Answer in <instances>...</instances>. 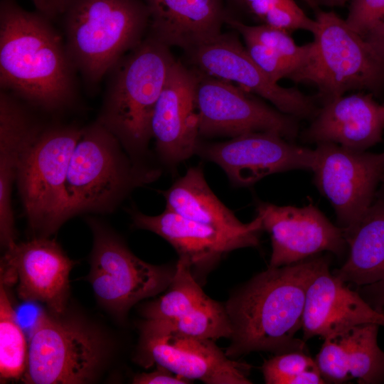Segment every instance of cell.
<instances>
[{
	"mask_svg": "<svg viewBox=\"0 0 384 384\" xmlns=\"http://www.w3.org/2000/svg\"><path fill=\"white\" fill-rule=\"evenodd\" d=\"M190 264L178 259L169 290L147 304L146 320L183 334L216 340L230 338L225 306L210 299L193 277Z\"/></svg>",
	"mask_w": 384,
	"mask_h": 384,
	"instance_id": "e0dca14e",
	"label": "cell"
},
{
	"mask_svg": "<svg viewBox=\"0 0 384 384\" xmlns=\"http://www.w3.org/2000/svg\"><path fill=\"white\" fill-rule=\"evenodd\" d=\"M134 225L153 232L169 242L176 250L178 259L191 267H209L226 253L260 243L262 226L242 233L218 230L178 215L166 208L161 214L149 215L132 210Z\"/></svg>",
	"mask_w": 384,
	"mask_h": 384,
	"instance_id": "d6986e66",
	"label": "cell"
},
{
	"mask_svg": "<svg viewBox=\"0 0 384 384\" xmlns=\"http://www.w3.org/2000/svg\"><path fill=\"white\" fill-rule=\"evenodd\" d=\"M314 183L331 202L339 227L355 223L371 205L384 175V152L353 151L334 143L317 144Z\"/></svg>",
	"mask_w": 384,
	"mask_h": 384,
	"instance_id": "8fae6325",
	"label": "cell"
},
{
	"mask_svg": "<svg viewBox=\"0 0 384 384\" xmlns=\"http://www.w3.org/2000/svg\"><path fill=\"white\" fill-rule=\"evenodd\" d=\"M312 8L315 28L309 56L289 80L315 85L322 104L349 91L380 93L384 59L334 11Z\"/></svg>",
	"mask_w": 384,
	"mask_h": 384,
	"instance_id": "5b68a950",
	"label": "cell"
},
{
	"mask_svg": "<svg viewBox=\"0 0 384 384\" xmlns=\"http://www.w3.org/2000/svg\"><path fill=\"white\" fill-rule=\"evenodd\" d=\"M245 48L255 64L274 82L289 78L294 68L264 44L250 38H243Z\"/></svg>",
	"mask_w": 384,
	"mask_h": 384,
	"instance_id": "4dcf8cb0",
	"label": "cell"
},
{
	"mask_svg": "<svg viewBox=\"0 0 384 384\" xmlns=\"http://www.w3.org/2000/svg\"><path fill=\"white\" fill-rule=\"evenodd\" d=\"M92 228L90 281L100 302L112 312L122 316L137 302L170 285L175 268L147 263L100 224L92 221Z\"/></svg>",
	"mask_w": 384,
	"mask_h": 384,
	"instance_id": "9c48e42d",
	"label": "cell"
},
{
	"mask_svg": "<svg viewBox=\"0 0 384 384\" xmlns=\"http://www.w3.org/2000/svg\"><path fill=\"white\" fill-rule=\"evenodd\" d=\"M76 73L63 33L51 20L25 10L15 0H1V89L55 111L75 100Z\"/></svg>",
	"mask_w": 384,
	"mask_h": 384,
	"instance_id": "6da1fadb",
	"label": "cell"
},
{
	"mask_svg": "<svg viewBox=\"0 0 384 384\" xmlns=\"http://www.w3.org/2000/svg\"><path fill=\"white\" fill-rule=\"evenodd\" d=\"M38 12L53 21L59 17L68 0H31Z\"/></svg>",
	"mask_w": 384,
	"mask_h": 384,
	"instance_id": "836d02e7",
	"label": "cell"
},
{
	"mask_svg": "<svg viewBox=\"0 0 384 384\" xmlns=\"http://www.w3.org/2000/svg\"><path fill=\"white\" fill-rule=\"evenodd\" d=\"M6 249L1 262V283L16 284L21 299L43 303L53 314H62L73 261L47 237L14 243Z\"/></svg>",
	"mask_w": 384,
	"mask_h": 384,
	"instance_id": "9a60e30c",
	"label": "cell"
},
{
	"mask_svg": "<svg viewBox=\"0 0 384 384\" xmlns=\"http://www.w3.org/2000/svg\"><path fill=\"white\" fill-rule=\"evenodd\" d=\"M148 35L168 47L187 52L221 34L225 14L221 0H145Z\"/></svg>",
	"mask_w": 384,
	"mask_h": 384,
	"instance_id": "603a6c76",
	"label": "cell"
},
{
	"mask_svg": "<svg viewBox=\"0 0 384 384\" xmlns=\"http://www.w3.org/2000/svg\"><path fill=\"white\" fill-rule=\"evenodd\" d=\"M230 82L197 73L196 100L200 135L235 137L274 132L289 141L299 133V119L267 105Z\"/></svg>",
	"mask_w": 384,
	"mask_h": 384,
	"instance_id": "30bf717a",
	"label": "cell"
},
{
	"mask_svg": "<svg viewBox=\"0 0 384 384\" xmlns=\"http://www.w3.org/2000/svg\"><path fill=\"white\" fill-rule=\"evenodd\" d=\"M60 16L68 55L90 90L144 40L149 24L141 0H68Z\"/></svg>",
	"mask_w": 384,
	"mask_h": 384,
	"instance_id": "3957f363",
	"label": "cell"
},
{
	"mask_svg": "<svg viewBox=\"0 0 384 384\" xmlns=\"http://www.w3.org/2000/svg\"><path fill=\"white\" fill-rule=\"evenodd\" d=\"M343 230L349 254L334 274L363 287L384 281V193H376L363 215Z\"/></svg>",
	"mask_w": 384,
	"mask_h": 384,
	"instance_id": "d4e9b609",
	"label": "cell"
},
{
	"mask_svg": "<svg viewBox=\"0 0 384 384\" xmlns=\"http://www.w3.org/2000/svg\"><path fill=\"white\" fill-rule=\"evenodd\" d=\"M383 130L384 104L370 92H358L323 103L302 138L307 143H334L365 151L382 141Z\"/></svg>",
	"mask_w": 384,
	"mask_h": 384,
	"instance_id": "44dd1931",
	"label": "cell"
},
{
	"mask_svg": "<svg viewBox=\"0 0 384 384\" xmlns=\"http://www.w3.org/2000/svg\"><path fill=\"white\" fill-rule=\"evenodd\" d=\"M191 381L161 366L156 365V370L135 375L132 383L135 384H188L191 383Z\"/></svg>",
	"mask_w": 384,
	"mask_h": 384,
	"instance_id": "d6a6232c",
	"label": "cell"
},
{
	"mask_svg": "<svg viewBox=\"0 0 384 384\" xmlns=\"http://www.w3.org/2000/svg\"><path fill=\"white\" fill-rule=\"evenodd\" d=\"M59 316L42 314L38 317L28 345L26 383H84L101 363L103 351L98 336Z\"/></svg>",
	"mask_w": 384,
	"mask_h": 384,
	"instance_id": "ba28073f",
	"label": "cell"
},
{
	"mask_svg": "<svg viewBox=\"0 0 384 384\" xmlns=\"http://www.w3.org/2000/svg\"><path fill=\"white\" fill-rule=\"evenodd\" d=\"M82 130L74 126H41L23 151L17 176L19 191L31 228L43 237L72 216L65 182Z\"/></svg>",
	"mask_w": 384,
	"mask_h": 384,
	"instance_id": "52a82bcc",
	"label": "cell"
},
{
	"mask_svg": "<svg viewBox=\"0 0 384 384\" xmlns=\"http://www.w3.org/2000/svg\"><path fill=\"white\" fill-rule=\"evenodd\" d=\"M381 182H382V183H383V185H384V175H383V178H382Z\"/></svg>",
	"mask_w": 384,
	"mask_h": 384,
	"instance_id": "74e56055",
	"label": "cell"
},
{
	"mask_svg": "<svg viewBox=\"0 0 384 384\" xmlns=\"http://www.w3.org/2000/svg\"><path fill=\"white\" fill-rule=\"evenodd\" d=\"M349 0H306L311 7H340L343 6Z\"/></svg>",
	"mask_w": 384,
	"mask_h": 384,
	"instance_id": "8d00e7d4",
	"label": "cell"
},
{
	"mask_svg": "<svg viewBox=\"0 0 384 384\" xmlns=\"http://www.w3.org/2000/svg\"><path fill=\"white\" fill-rule=\"evenodd\" d=\"M363 297L373 307L384 311V281L363 286Z\"/></svg>",
	"mask_w": 384,
	"mask_h": 384,
	"instance_id": "e575fe53",
	"label": "cell"
},
{
	"mask_svg": "<svg viewBox=\"0 0 384 384\" xmlns=\"http://www.w3.org/2000/svg\"><path fill=\"white\" fill-rule=\"evenodd\" d=\"M175 61L169 47L147 35L107 75L97 121L129 154L146 151L154 107Z\"/></svg>",
	"mask_w": 384,
	"mask_h": 384,
	"instance_id": "277c9868",
	"label": "cell"
},
{
	"mask_svg": "<svg viewBox=\"0 0 384 384\" xmlns=\"http://www.w3.org/2000/svg\"><path fill=\"white\" fill-rule=\"evenodd\" d=\"M363 38L373 50L384 59V18L373 26Z\"/></svg>",
	"mask_w": 384,
	"mask_h": 384,
	"instance_id": "d590c367",
	"label": "cell"
},
{
	"mask_svg": "<svg viewBox=\"0 0 384 384\" xmlns=\"http://www.w3.org/2000/svg\"><path fill=\"white\" fill-rule=\"evenodd\" d=\"M118 139L97 120L82 128L70 157L65 189L71 215L110 210L135 187L156 179L122 152Z\"/></svg>",
	"mask_w": 384,
	"mask_h": 384,
	"instance_id": "8992f818",
	"label": "cell"
},
{
	"mask_svg": "<svg viewBox=\"0 0 384 384\" xmlns=\"http://www.w3.org/2000/svg\"><path fill=\"white\" fill-rule=\"evenodd\" d=\"M196 154L218 165L235 186L294 169L311 170L314 150L274 132H252L218 143L198 144Z\"/></svg>",
	"mask_w": 384,
	"mask_h": 384,
	"instance_id": "4fadbf2b",
	"label": "cell"
},
{
	"mask_svg": "<svg viewBox=\"0 0 384 384\" xmlns=\"http://www.w3.org/2000/svg\"><path fill=\"white\" fill-rule=\"evenodd\" d=\"M376 324L353 326L324 338L315 358L326 383L384 382V351L378 344Z\"/></svg>",
	"mask_w": 384,
	"mask_h": 384,
	"instance_id": "7402d4cb",
	"label": "cell"
},
{
	"mask_svg": "<svg viewBox=\"0 0 384 384\" xmlns=\"http://www.w3.org/2000/svg\"><path fill=\"white\" fill-rule=\"evenodd\" d=\"M267 384H323L326 383L315 358L305 351L277 353L265 361L262 366Z\"/></svg>",
	"mask_w": 384,
	"mask_h": 384,
	"instance_id": "83f0119b",
	"label": "cell"
},
{
	"mask_svg": "<svg viewBox=\"0 0 384 384\" xmlns=\"http://www.w3.org/2000/svg\"><path fill=\"white\" fill-rule=\"evenodd\" d=\"M28 358V346L18 325L6 291L0 287V377L1 383L23 377Z\"/></svg>",
	"mask_w": 384,
	"mask_h": 384,
	"instance_id": "4316f807",
	"label": "cell"
},
{
	"mask_svg": "<svg viewBox=\"0 0 384 384\" xmlns=\"http://www.w3.org/2000/svg\"><path fill=\"white\" fill-rule=\"evenodd\" d=\"M363 324L384 326V311L331 274L326 261L306 291L302 327L304 340L314 336L324 338Z\"/></svg>",
	"mask_w": 384,
	"mask_h": 384,
	"instance_id": "ffe728a7",
	"label": "cell"
},
{
	"mask_svg": "<svg viewBox=\"0 0 384 384\" xmlns=\"http://www.w3.org/2000/svg\"><path fill=\"white\" fill-rule=\"evenodd\" d=\"M145 366H161L190 380L208 384H250L251 366L228 357L214 340L192 336L146 320L141 327Z\"/></svg>",
	"mask_w": 384,
	"mask_h": 384,
	"instance_id": "7c38bea8",
	"label": "cell"
},
{
	"mask_svg": "<svg viewBox=\"0 0 384 384\" xmlns=\"http://www.w3.org/2000/svg\"><path fill=\"white\" fill-rule=\"evenodd\" d=\"M0 238L6 248L15 242L11 191L23 151L41 127L12 93L0 89Z\"/></svg>",
	"mask_w": 384,
	"mask_h": 384,
	"instance_id": "cb8c5ba5",
	"label": "cell"
},
{
	"mask_svg": "<svg viewBox=\"0 0 384 384\" xmlns=\"http://www.w3.org/2000/svg\"><path fill=\"white\" fill-rule=\"evenodd\" d=\"M326 261L311 257L268 267L242 286L225 306L233 331L226 355L305 351L304 341L295 336L302 327L307 289Z\"/></svg>",
	"mask_w": 384,
	"mask_h": 384,
	"instance_id": "7a4b0ae2",
	"label": "cell"
},
{
	"mask_svg": "<svg viewBox=\"0 0 384 384\" xmlns=\"http://www.w3.org/2000/svg\"><path fill=\"white\" fill-rule=\"evenodd\" d=\"M262 23L288 32L312 33L314 19L309 17L294 0H238Z\"/></svg>",
	"mask_w": 384,
	"mask_h": 384,
	"instance_id": "f1b7e54d",
	"label": "cell"
},
{
	"mask_svg": "<svg viewBox=\"0 0 384 384\" xmlns=\"http://www.w3.org/2000/svg\"><path fill=\"white\" fill-rule=\"evenodd\" d=\"M162 195L166 208L218 230L238 233L262 226L258 215L248 223L241 222L211 190L201 166L188 169Z\"/></svg>",
	"mask_w": 384,
	"mask_h": 384,
	"instance_id": "484cf974",
	"label": "cell"
},
{
	"mask_svg": "<svg viewBox=\"0 0 384 384\" xmlns=\"http://www.w3.org/2000/svg\"><path fill=\"white\" fill-rule=\"evenodd\" d=\"M256 210L271 238L269 267L299 262L322 251L340 255L345 250L343 228L312 204L299 208L260 202Z\"/></svg>",
	"mask_w": 384,
	"mask_h": 384,
	"instance_id": "2e32d148",
	"label": "cell"
},
{
	"mask_svg": "<svg viewBox=\"0 0 384 384\" xmlns=\"http://www.w3.org/2000/svg\"><path fill=\"white\" fill-rule=\"evenodd\" d=\"M225 22L243 38L254 39L271 48L294 68V73L304 64L309 56L310 43L297 44L287 31L265 24L250 26L228 16Z\"/></svg>",
	"mask_w": 384,
	"mask_h": 384,
	"instance_id": "f546056e",
	"label": "cell"
},
{
	"mask_svg": "<svg viewBox=\"0 0 384 384\" xmlns=\"http://www.w3.org/2000/svg\"><path fill=\"white\" fill-rule=\"evenodd\" d=\"M196 83L197 73L176 60L155 105L151 134L158 154L169 165L195 154L199 144Z\"/></svg>",
	"mask_w": 384,
	"mask_h": 384,
	"instance_id": "ac0fdd59",
	"label": "cell"
},
{
	"mask_svg": "<svg viewBox=\"0 0 384 384\" xmlns=\"http://www.w3.org/2000/svg\"><path fill=\"white\" fill-rule=\"evenodd\" d=\"M188 53L201 71L237 83L245 90L269 101L286 114L298 119H313L319 110L313 97L294 87H284L273 82L234 36L221 33Z\"/></svg>",
	"mask_w": 384,
	"mask_h": 384,
	"instance_id": "5bb4252c",
	"label": "cell"
},
{
	"mask_svg": "<svg viewBox=\"0 0 384 384\" xmlns=\"http://www.w3.org/2000/svg\"><path fill=\"white\" fill-rule=\"evenodd\" d=\"M384 18V0H350L345 19L348 25L363 36Z\"/></svg>",
	"mask_w": 384,
	"mask_h": 384,
	"instance_id": "1f68e13d",
	"label": "cell"
}]
</instances>
